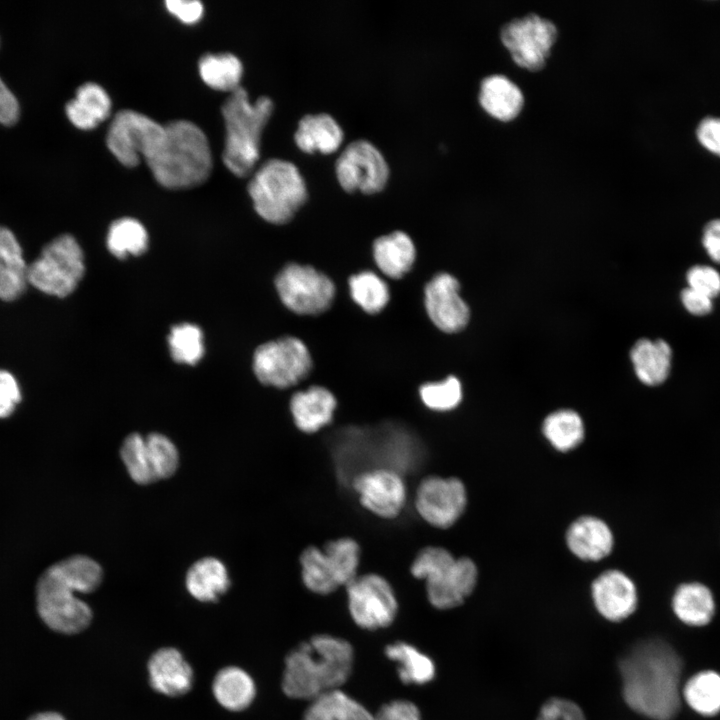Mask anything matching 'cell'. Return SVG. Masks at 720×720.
<instances>
[{"instance_id":"obj_22","label":"cell","mask_w":720,"mask_h":720,"mask_svg":"<svg viewBox=\"0 0 720 720\" xmlns=\"http://www.w3.org/2000/svg\"><path fill=\"white\" fill-rule=\"evenodd\" d=\"M570 551L586 561H598L609 555L613 547V534L599 518L583 516L575 520L566 534Z\"/></svg>"},{"instance_id":"obj_24","label":"cell","mask_w":720,"mask_h":720,"mask_svg":"<svg viewBox=\"0 0 720 720\" xmlns=\"http://www.w3.org/2000/svg\"><path fill=\"white\" fill-rule=\"evenodd\" d=\"M28 265L13 232L0 226V299L13 301L20 297L28 283Z\"/></svg>"},{"instance_id":"obj_11","label":"cell","mask_w":720,"mask_h":720,"mask_svg":"<svg viewBox=\"0 0 720 720\" xmlns=\"http://www.w3.org/2000/svg\"><path fill=\"white\" fill-rule=\"evenodd\" d=\"M557 36L555 24L534 13L509 21L500 30L501 42L513 61L532 72L545 66Z\"/></svg>"},{"instance_id":"obj_27","label":"cell","mask_w":720,"mask_h":720,"mask_svg":"<svg viewBox=\"0 0 720 720\" xmlns=\"http://www.w3.org/2000/svg\"><path fill=\"white\" fill-rule=\"evenodd\" d=\"M638 379L649 386L662 384L669 376L672 350L664 340H638L630 352Z\"/></svg>"},{"instance_id":"obj_8","label":"cell","mask_w":720,"mask_h":720,"mask_svg":"<svg viewBox=\"0 0 720 720\" xmlns=\"http://www.w3.org/2000/svg\"><path fill=\"white\" fill-rule=\"evenodd\" d=\"M360 547L352 538L328 541L323 550L308 546L300 555L304 585L317 594H329L347 586L357 575Z\"/></svg>"},{"instance_id":"obj_51","label":"cell","mask_w":720,"mask_h":720,"mask_svg":"<svg viewBox=\"0 0 720 720\" xmlns=\"http://www.w3.org/2000/svg\"><path fill=\"white\" fill-rule=\"evenodd\" d=\"M702 243L710 258L720 263V219L706 223L702 233Z\"/></svg>"},{"instance_id":"obj_45","label":"cell","mask_w":720,"mask_h":720,"mask_svg":"<svg viewBox=\"0 0 720 720\" xmlns=\"http://www.w3.org/2000/svg\"><path fill=\"white\" fill-rule=\"evenodd\" d=\"M698 143L709 153L720 157V117L706 116L695 129Z\"/></svg>"},{"instance_id":"obj_33","label":"cell","mask_w":720,"mask_h":720,"mask_svg":"<svg viewBox=\"0 0 720 720\" xmlns=\"http://www.w3.org/2000/svg\"><path fill=\"white\" fill-rule=\"evenodd\" d=\"M681 697L696 713L712 717L720 713V674L702 670L692 675L681 687Z\"/></svg>"},{"instance_id":"obj_19","label":"cell","mask_w":720,"mask_h":720,"mask_svg":"<svg viewBox=\"0 0 720 720\" xmlns=\"http://www.w3.org/2000/svg\"><path fill=\"white\" fill-rule=\"evenodd\" d=\"M591 594L599 614L611 622H620L637 609V589L630 577L619 570H608L592 583Z\"/></svg>"},{"instance_id":"obj_18","label":"cell","mask_w":720,"mask_h":720,"mask_svg":"<svg viewBox=\"0 0 720 720\" xmlns=\"http://www.w3.org/2000/svg\"><path fill=\"white\" fill-rule=\"evenodd\" d=\"M459 290L458 280L448 273L435 275L425 287L427 314L433 324L443 332H458L469 321L470 310Z\"/></svg>"},{"instance_id":"obj_32","label":"cell","mask_w":720,"mask_h":720,"mask_svg":"<svg viewBox=\"0 0 720 720\" xmlns=\"http://www.w3.org/2000/svg\"><path fill=\"white\" fill-rule=\"evenodd\" d=\"M303 720H375L362 704L336 689L312 700Z\"/></svg>"},{"instance_id":"obj_38","label":"cell","mask_w":720,"mask_h":720,"mask_svg":"<svg viewBox=\"0 0 720 720\" xmlns=\"http://www.w3.org/2000/svg\"><path fill=\"white\" fill-rule=\"evenodd\" d=\"M349 290L354 302L370 314L380 312L390 298L387 284L372 271H363L351 276Z\"/></svg>"},{"instance_id":"obj_29","label":"cell","mask_w":720,"mask_h":720,"mask_svg":"<svg viewBox=\"0 0 720 720\" xmlns=\"http://www.w3.org/2000/svg\"><path fill=\"white\" fill-rule=\"evenodd\" d=\"M111 99L100 85L87 82L78 87L75 98L66 104L68 119L77 128L89 130L110 116Z\"/></svg>"},{"instance_id":"obj_30","label":"cell","mask_w":720,"mask_h":720,"mask_svg":"<svg viewBox=\"0 0 720 720\" xmlns=\"http://www.w3.org/2000/svg\"><path fill=\"white\" fill-rule=\"evenodd\" d=\"M230 584L225 565L213 557L196 561L185 578L189 594L201 602H215L227 592Z\"/></svg>"},{"instance_id":"obj_7","label":"cell","mask_w":720,"mask_h":720,"mask_svg":"<svg viewBox=\"0 0 720 720\" xmlns=\"http://www.w3.org/2000/svg\"><path fill=\"white\" fill-rule=\"evenodd\" d=\"M254 209L264 220L288 222L307 199V187L299 168L284 159L265 161L248 184Z\"/></svg>"},{"instance_id":"obj_26","label":"cell","mask_w":720,"mask_h":720,"mask_svg":"<svg viewBox=\"0 0 720 720\" xmlns=\"http://www.w3.org/2000/svg\"><path fill=\"white\" fill-rule=\"evenodd\" d=\"M671 604L675 616L682 623L693 627L709 624L716 611L712 591L696 581L680 584L674 591Z\"/></svg>"},{"instance_id":"obj_37","label":"cell","mask_w":720,"mask_h":720,"mask_svg":"<svg viewBox=\"0 0 720 720\" xmlns=\"http://www.w3.org/2000/svg\"><path fill=\"white\" fill-rule=\"evenodd\" d=\"M148 246L145 227L136 219L124 217L111 223L107 234L108 250L119 259L140 255Z\"/></svg>"},{"instance_id":"obj_41","label":"cell","mask_w":720,"mask_h":720,"mask_svg":"<svg viewBox=\"0 0 720 720\" xmlns=\"http://www.w3.org/2000/svg\"><path fill=\"white\" fill-rule=\"evenodd\" d=\"M419 395L426 407L435 411H448L461 402L462 387L456 377L449 376L443 381L423 384Z\"/></svg>"},{"instance_id":"obj_48","label":"cell","mask_w":720,"mask_h":720,"mask_svg":"<svg viewBox=\"0 0 720 720\" xmlns=\"http://www.w3.org/2000/svg\"><path fill=\"white\" fill-rule=\"evenodd\" d=\"M165 4L167 10L184 23H195L203 14V5L197 0H167Z\"/></svg>"},{"instance_id":"obj_15","label":"cell","mask_w":720,"mask_h":720,"mask_svg":"<svg viewBox=\"0 0 720 720\" xmlns=\"http://www.w3.org/2000/svg\"><path fill=\"white\" fill-rule=\"evenodd\" d=\"M164 124L134 110H121L112 119L106 143L117 160L134 167L145 158Z\"/></svg>"},{"instance_id":"obj_9","label":"cell","mask_w":720,"mask_h":720,"mask_svg":"<svg viewBox=\"0 0 720 720\" xmlns=\"http://www.w3.org/2000/svg\"><path fill=\"white\" fill-rule=\"evenodd\" d=\"M85 273L83 251L76 239L62 234L49 242L28 265V283L57 297L71 294Z\"/></svg>"},{"instance_id":"obj_43","label":"cell","mask_w":720,"mask_h":720,"mask_svg":"<svg viewBox=\"0 0 720 720\" xmlns=\"http://www.w3.org/2000/svg\"><path fill=\"white\" fill-rule=\"evenodd\" d=\"M536 720H586V717L574 701L552 697L542 704Z\"/></svg>"},{"instance_id":"obj_36","label":"cell","mask_w":720,"mask_h":720,"mask_svg":"<svg viewBox=\"0 0 720 720\" xmlns=\"http://www.w3.org/2000/svg\"><path fill=\"white\" fill-rule=\"evenodd\" d=\"M543 433L550 444L559 451L576 448L584 438V424L580 415L569 409L549 414L543 423Z\"/></svg>"},{"instance_id":"obj_13","label":"cell","mask_w":720,"mask_h":720,"mask_svg":"<svg viewBox=\"0 0 720 720\" xmlns=\"http://www.w3.org/2000/svg\"><path fill=\"white\" fill-rule=\"evenodd\" d=\"M348 609L361 628L375 630L395 619L398 603L389 582L378 574L357 576L347 586Z\"/></svg>"},{"instance_id":"obj_20","label":"cell","mask_w":720,"mask_h":720,"mask_svg":"<svg viewBox=\"0 0 720 720\" xmlns=\"http://www.w3.org/2000/svg\"><path fill=\"white\" fill-rule=\"evenodd\" d=\"M149 681L154 690L171 697L186 694L192 687L193 670L179 650L165 647L148 661Z\"/></svg>"},{"instance_id":"obj_42","label":"cell","mask_w":720,"mask_h":720,"mask_svg":"<svg viewBox=\"0 0 720 720\" xmlns=\"http://www.w3.org/2000/svg\"><path fill=\"white\" fill-rule=\"evenodd\" d=\"M145 439L157 481L171 477L179 466L175 444L160 433H150Z\"/></svg>"},{"instance_id":"obj_28","label":"cell","mask_w":720,"mask_h":720,"mask_svg":"<svg viewBox=\"0 0 720 720\" xmlns=\"http://www.w3.org/2000/svg\"><path fill=\"white\" fill-rule=\"evenodd\" d=\"M373 257L382 273L390 278L399 279L413 266L416 248L408 234L394 231L374 241Z\"/></svg>"},{"instance_id":"obj_5","label":"cell","mask_w":720,"mask_h":720,"mask_svg":"<svg viewBox=\"0 0 720 720\" xmlns=\"http://www.w3.org/2000/svg\"><path fill=\"white\" fill-rule=\"evenodd\" d=\"M273 111V102L260 96L250 102L246 90L239 86L222 105L226 136L223 163L236 176L251 172L260 155L262 131Z\"/></svg>"},{"instance_id":"obj_31","label":"cell","mask_w":720,"mask_h":720,"mask_svg":"<svg viewBox=\"0 0 720 720\" xmlns=\"http://www.w3.org/2000/svg\"><path fill=\"white\" fill-rule=\"evenodd\" d=\"M212 691L217 702L229 711H242L254 700L256 686L252 677L243 669L228 666L215 676Z\"/></svg>"},{"instance_id":"obj_34","label":"cell","mask_w":720,"mask_h":720,"mask_svg":"<svg viewBox=\"0 0 720 720\" xmlns=\"http://www.w3.org/2000/svg\"><path fill=\"white\" fill-rule=\"evenodd\" d=\"M386 656L398 665L400 680L405 684L423 685L435 676L431 658L404 642H396L385 648Z\"/></svg>"},{"instance_id":"obj_46","label":"cell","mask_w":720,"mask_h":720,"mask_svg":"<svg viewBox=\"0 0 720 720\" xmlns=\"http://www.w3.org/2000/svg\"><path fill=\"white\" fill-rule=\"evenodd\" d=\"M20 401L17 380L10 372L0 369V418L9 417Z\"/></svg>"},{"instance_id":"obj_52","label":"cell","mask_w":720,"mask_h":720,"mask_svg":"<svg viewBox=\"0 0 720 720\" xmlns=\"http://www.w3.org/2000/svg\"><path fill=\"white\" fill-rule=\"evenodd\" d=\"M28 720H66L61 714L57 712L47 711L40 712L33 715Z\"/></svg>"},{"instance_id":"obj_6","label":"cell","mask_w":720,"mask_h":720,"mask_svg":"<svg viewBox=\"0 0 720 720\" xmlns=\"http://www.w3.org/2000/svg\"><path fill=\"white\" fill-rule=\"evenodd\" d=\"M410 571L425 580L427 598L438 609L461 605L473 592L477 583V567L466 557L455 558L451 552L436 546L421 549Z\"/></svg>"},{"instance_id":"obj_10","label":"cell","mask_w":720,"mask_h":720,"mask_svg":"<svg viewBox=\"0 0 720 720\" xmlns=\"http://www.w3.org/2000/svg\"><path fill=\"white\" fill-rule=\"evenodd\" d=\"M312 368L306 345L286 336L260 345L254 352L253 370L264 385L287 388L302 381Z\"/></svg>"},{"instance_id":"obj_16","label":"cell","mask_w":720,"mask_h":720,"mask_svg":"<svg viewBox=\"0 0 720 720\" xmlns=\"http://www.w3.org/2000/svg\"><path fill=\"white\" fill-rule=\"evenodd\" d=\"M467 503L464 484L455 477L428 476L421 480L415 495L420 517L437 528H449L463 514Z\"/></svg>"},{"instance_id":"obj_12","label":"cell","mask_w":720,"mask_h":720,"mask_svg":"<svg viewBox=\"0 0 720 720\" xmlns=\"http://www.w3.org/2000/svg\"><path fill=\"white\" fill-rule=\"evenodd\" d=\"M275 286L282 303L301 315L326 311L335 296L332 280L309 265H286L275 278Z\"/></svg>"},{"instance_id":"obj_2","label":"cell","mask_w":720,"mask_h":720,"mask_svg":"<svg viewBox=\"0 0 720 720\" xmlns=\"http://www.w3.org/2000/svg\"><path fill=\"white\" fill-rule=\"evenodd\" d=\"M102 578L101 566L85 555L70 556L49 566L36 584V607L42 621L63 634L86 629L92 611L76 594L93 592Z\"/></svg>"},{"instance_id":"obj_49","label":"cell","mask_w":720,"mask_h":720,"mask_svg":"<svg viewBox=\"0 0 720 720\" xmlns=\"http://www.w3.org/2000/svg\"><path fill=\"white\" fill-rule=\"evenodd\" d=\"M19 113L20 109L16 97L0 78V123L4 125L14 124L19 118Z\"/></svg>"},{"instance_id":"obj_14","label":"cell","mask_w":720,"mask_h":720,"mask_svg":"<svg viewBox=\"0 0 720 720\" xmlns=\"http://www.w3.org/2000/svg\"><path fill=\"white\" fill-rule=\"evenodd\" d=\"M335 171L340 185L350 192H378L389 177V165L383 154L365 139L350 142L344 148L336 160Z\"/></svg>"},{"instance_id":"obj_3","label":"cell","mask_w":720,"mask_h":720,"mask_svg":"<svg viewBox=\"0 0 720 720\" xmlns=\"http://www.w3.org/2000/svg\"><path fill=\"white\" fill-rule=\"evenodd\" d=\"M353 648L331 635H316L293 649L285 659L282 689L291 698L313 700L339 689L350 676Z\"/></svg>"},{"instance_id":"obj_39","label":"cell","mask_w":720,"mask_h":720,"mask_svg":"<svg viewBox=\"0 0 720 720\" xmlns=\"http://www.w3.org/2000/svg\"><path fill=\"white\" fill-rule=\"evenodd\" d=\"M120 456L134 482L147 485L157 481L145 437L139 433L128 435L122 443Z\"/></svg>"},{"instance_id":"obj_4","label":"cell","mask_w":720,"mask_h":720,"mask_svg":"<svg viewBox=\"0 0 720 720\" xmlns=\"http://www.w3.org/2000/svg\"><path fill=\"white\" fill-rule=\"evenodd\" d=\"M156 181L169 189L202 184L212 170V155L205 133L188 120L164 124L144 158Z\"/></svg>"},{"instance_id":"obj_50","label":"cell","mask_w":720,"mask_h":720,"mask_svg":"<svg viewBox=\"0 0 720 720\" xmlns=\"http://www.w3.org/2000/svg\"><path fill=\"white\" fill-rule=\"evenodd\" d=\"M681 301L685 309L693 315L703 316L711 312L712 299L689 287L681 293Z\"/></svg>"},{"instance_id":"obj_44","label":"cell","mask_w":720,"mask_h":720,"mask_svg":"<svg viewBox=\"0 0 720 720\" xmlns=\"http://www.w3.org/2000/svg\"><path fill=\"white\" fill-rule=\"evenodd\" d=\"M688 287L713 299L720 294V274L712 267L696 265L687 272Z\"/></svg>"},{"instance_id":"obj_17","label":"cell","mask_w":720,"mask_h":720,"mask_svg":"<svg viewBox=\"0 0 720 720\" xmlns=\"http://www.w3.org/2000/svg\"><path fill=\"white\" fill-rule=\"evenodd\" d=\"M352 484L362 506L381 518H396L405 505V483L392 469L378 468L359 473Z\"/></svg>"},{"instance_id":"obj_35","label":"cell","mask_w":720,"mask_h":720,"mask_svg":"<svg viewBox=\"0 0 720 720\" xmlns=\"http://www.w3.org/2000/svg\"><path fill=\"white\" fill-rule=\"evenodd\" d=\"M198 67L202 80L213 89L231 93L240 86L243 66L234 54H205L200 58Z\"/></svg>"},{"instance_id":"obj_21","label":"cell","mask_w":720,"mask_h":720,"mask_svg":"<svg viewBox=\"0 0 720 720\" xmlns=\"http://www.w3.org/2000/svg\"><path fill=\"white\" fill-rule=\"evenodd\" d=\"M336 405V398L328 389L312 386L291 397L290 411L300 431L315 433L332 421Z\"/></svg>"},{"instance_id":"obj_47","label":"cell","mask_w":720,"mask_h":720,"mask_svg":"<svg viewBox=\"0 0 720 720\" xmlns=\"http://www.w3.org/2000/svg\"><path fill=\"white\" fill-rule=\"evenodd\" d=\"M374 717L375 720H421L417 706L407 700H394L384 704Z\"/></svg>"},{"instance_id":"obj_1","label":"cell","mask_w":720,"mask_h":720,"mask_svg":"<svg viewBox=\"0 0 720 720\" xmlns=\"http://www.w3.org/2000/svg\"><path fill=\"white\" fill-rule=\"evenodd\" d=\"M683 662L666 641L633 644L618 661L622 696L634 712L650 720H672L681 707Z\"/></svg>"},{"instance_id":"obj_40","label":"cell","mask_w":720,"mask_h":720,"mask_svg":"<svg viewBox=\"0 0 720 720\" xmlns=\"http://www.w3.org/2000/svg\"><path fill=\"white\" fill-rule=\"evenodd\" d=\"M171 357L178 363L195 365L204 354L203 333L191 323H182L171 328L168 336Z\"/></svg>"},{"instance_id":"obj_23","label":"cell","mask_w":720,"mask_h":720,"mask_svg":"<svg viewBox=\"0 0 720 720\" xmlns=\"http://www.w3.org/2000/svg\"><path fill=\"white\" fill-rule=\"evenodd\" d=\"M479 103L493 118L508 122L515 119L524 105V96L511 79L502 74H492L480 83Z\"/></svg>"},{"instance_id":"obj_25","label":"cell","mask_w":720,"mask_h":720,"mask_svg":"<svg viewBox=\"0 0 720 720\" xmlns=\"http://www.w3.org/2000/svg\"><path fill=\"white\" fill-rule=\"evenodd\" d=\"M294 139L304 152L332 153L343 142L344 132L339 123L328 113L307 114L297 125Z\"/></svg>"}]
</instances>
